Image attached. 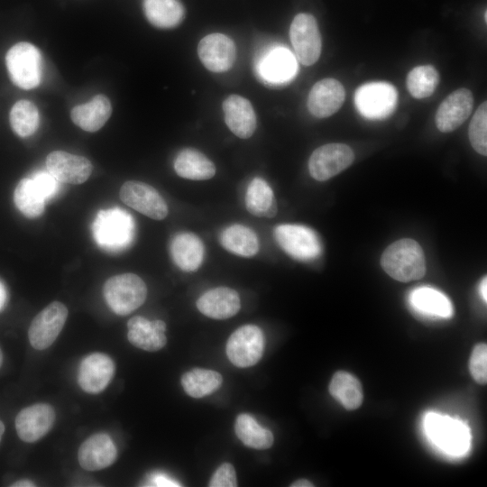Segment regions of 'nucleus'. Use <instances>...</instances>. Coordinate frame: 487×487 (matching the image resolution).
<instances>
[{"label":"nucleus","instance_id":"obj_1","mask_svg":"<svg viewBox=\"0 0 487 487\" xmlns=\"http://www.w3.org/2000/svg\"><path fill=\"white\" fill-rule=\"evenodd\" d=\"M134 229L133 216L119 207L98 211L91 226L96 244L113 253L124 251L132 244Z\"/></svg>","mask_w":487,"mask_h":487},{"label":"nucleus","instance_id":"obj_2","mask_svg":"<svg viewBox=\"0 0 487 487\" xmlns=\"http://www.w3.org/2000/svg\"><path fill=\"white\" fill-rule=\"evenodd\" d=\"M381 265L396 280L409 282L426 273V259L421 246L409 238L392 243L383 252Z\"/></svg>","mask_w":487,"mask_h":487},{"label":"nucleus","instance_id":"obj_3","mask_svg":"<svg viewBox=\"0 0 487 487\" xmlns=\"http://www.w3.org/2000/svg\"><path fill=\"white\" fill-rule=\"evenodd\" d=\"M59 190L60 181L48 170H38L19 181L14 192V201L24 216L37 218L43 214L46 202Z\"/></svg>","mask_w":487,"mask_h":487},{"label":"nucleus","instance_id":"obj_4","mask_svg":"<svg viewBox=\"0 0 487 487\" xmlns=\"http://www.w3.org/2000/svg\"><path fill=\"white\" fill-rule=\"evenodd\" d=\"M104 297L109 308L116 315L126 316L144 303L147 287L136 274H118L105 282Z\"/></svg>","mask_w":487,"mask_h":487},{"label":"nucleus","instance_id":"obj_5","mask_svg":"<svg viewBox=\"0 0 487 487\" xmlns=\"http://www.w3.org/2000/svg\"><path fill=\"white\" fill-rule=\"evenodd\" d=\"M12 82L20 88L32 89L41 80V55L33 44L21 41L12 46L5 56Z\"/></svg>","mask_w":487,"mask_h":487},{"label":"nucleus","instance_id":"obj_6","mask_svg":"<svg viewBox=\"0 0 487 487\" xmlns=\"http://www.w3.org/2000/svg\"><path fill=\"white\" fill-rule=\"evenodd\" d=\"M398 93L387 82H370L359 87L354 93V104L359 113L372 120L390 116L396 109Z\"/></svg>","mask_w":487,"mask_h":487},{"label":"nucleus","instance_id":"obj_7","mask_svg":"<svg viewBox=\"0 0 487 487\" xmlns=\"http://www.w3.org/2000/svg\"><path fill=\"white\" fill-rule=\"evenodd\" d=\"M274 238L280 247L299 261H310L319 256L322 246L317 234L300 225L284 224L274 229Z\"/></svg>","mask_w":487,"mask_h":487},{"label":"nucleus","instance_id":"obj_8","mask_svg":"<svg viewBox=\"0 0 487 487\" xmlns=\"http://www.w3.org/2000/svg\"><path fill=\"white\" fill-rule=\"evenodd\" d=\"M289 38L298 60L313 65L321 54L322 39L317 23L312 14L300 13L290 24Z\"/></svg>","mask_w":487,"mask_h":487},{"label":"nucleus","instance_id":"obj_9","mask_svg":"<svg viewBox=\"0 0 487 487\" xmlns=\"http://www.w3.org/2000/svg\"><path fill=\"white\" fill-rule=\"evenodd\" d=\"M427 436L436 445L452 455L467 451L470 443L468 428L460 421L436 413L425 418Z\"/></svg>","mask_w":487,"mask_h":487},{"label":"nucleus","instance_id":"obj_10","mask_svg":"<svg viewBox=\"0 0 487 487\" xmlns=\"http://www.w3.org/2000/svg\"><path fill=\"white\" fill-rule=\"evenodd\" d=\"M263 349V333L254 325L237 328L226 343V355L229 361L239 368L256 364L262 356Z\"/></svg>","mask_w":487,"mask_h":487},{"label":"nucleus","instance_id":"obj_11","mask_svg":"<svg viewBox=\"0 0 487 487\" xmlns=\"http://www.w3.org/2000/svg\"><path fill=\"white\" fill-rule=\"evenodd\" d=\"M258 78L269 85L285 84L290 81L297 70V63L291 52L283 46L266 48L255 62Z\"/></svg>","mask_w":487,"mask_h":487},{"label":"nucleus","instance_id":"obj_12","mask_svg":"<svg viewBox=\"0 0 487 487\" xmlns=\"http://www.w3.org/2000/svg\"><path fill=\"white\" fill-rule=\"evenodd\" d=\"M68 314L67 307L60 301L51 302L39 312L28 330L31 345L36 350L50 347L61 332Z\"/></svg>","mask_w":487,"mask_h":487},{"label":"nucleus","instance_id":"obj_13","mask_svg":"<svg viewBox=\"0 0 487 487\" xmlns=\"http://www.w3.org/2000/svg\"><path fill=\"white\" fill-rule=\"evenodd\" d=\"M353 150L345 143H327L317 148L308 161L309 174L326 181L347 169L354 161Z\"/></svg>","mask_w":487,"mask_h":487},{"label":"nucleus","instance_id":"obj_14","mask_svg":"<svg viewBox=\"0 0 487 487\" xmlns=\"http://www.w3.org/2000/svg\"><path fill=\"white\" fill-rule=\"evenodd\" d=\"M119 196L126 206L152 219L162 220L169 213L163 198L147 183L128 180L122 185Z\"/></svg>","mask_w":487,"mask_h":487},{"label":"nucleus","instance_id":"obj_15","mask_svg":"<svg viewBox=\"0 0 487 487\" xmlns=\"http://www.w3.org/2000/svg\"><path fill=\"white\" fill-rule=\"evenodd\" d=\"M55 410L49 403H36L23 409L15 418V429L21 440L33 443L53 427Z\"/></svg>","mask_w":487,"mask_h":487},{"label":"nucleus","instance_id":"obj_16","mask_svg":"<svg viewBox=\"0 0 487 487\" xmlns=\"http://www.w3.org/2000/svg\"><path fill=\"white\" fill-rule=\"evenodd\" d=\"M202 64L212 72H225L236 59V47L232 39L223 33H210L202 38L198 46Z\"/></svg>","mask_w":487,"mask_h":487},{"label":"nucleus","instance_id":"obj_17","mask_svg":"<svg viewBox=\"0 0 487 487\" xmlns=\"http://www.w3.org/2000/svg\"><path fill=\"white\" fill-rule=\"evenodd\" d=\"M47 170L60 183L78 185L91 175L92 164L86 157L53 151L46 158Z\"/></svg>","mask_w":487,"mask_h":487},{"label":"nucleus","instance_id":"obj_18","mask_svg":"<svg viewBox=\"0 0 487 487\" xmlns=\"http://www.w3.org/2000/svg\"><path fill=\"white\" fill-rule=\"evenodd\" d=\"M114 361L102 353L87 355L79 365L78 382L80 388L90 394L103 391L114 377Z\"/></svg>","mask_w":487,"mask_h":487},{"label":"nucleus","instance_id":"obj_19","mask_svg":"<svg viewBox=\"0 0 487 487\" xmlns=\"http://www.w3.org/2000/svg\"><path fill=\"white\" fill-rule=\"evenodd\" d=\"M473 96L467 88H459L449 94L436 113V124L442 133L457 129L470 115Z\"/></svg>","mask_w":487,"mask_h":487},{"label":"nucleus","instance_id":"obj_20","mask_svg":"<svg viewBox=\"0 0 487 487\" xmlns=\"http://www.w3.org/2000/svg\"><path fill=\"white\" fill-rule=\"evenodd\" d=\"M117 458V449L112 438L105 433H96L79 446L78 460L87 471H98L112 465Z\"/></svg>","mask_w":487,"mask_h":487},{"label":"nucleus","instance_id":"obj_21","mask_svg":"<svg viewBox=\"0 0 487 487\" xmlns=\"http://www.w3.org/2000/svg\"><path fill=\"white\" fill-rule=\"evenodd\" d=\"M345 97V88L338 80L324 78L312 87L308 97V108L314 116L326 118L339 110Z\"/></svg>","mask_w":487,"mask_h":487},{"label":"nucleus","instance_id":"obj_22","mask_svg":"<svg viewBox=\"0 0 487 487\" xmlns=\"http://www.w3.org/2000/svg\"><path fill=\"white\" fill-rule=\"evenodd\" d=\"M222 107L225 122L234 135L247 139L253 134L257 120L248 99L238 95H231L224 100Z\"/></svg>","mask_w":487,"mask_h":487},{"label":"nucleus","instance_id":"obj_23","mask_svg":"<svg viewBox=\"0 0 487 487\" xmlns=\"http://www.w3.org/2000/svg\"><path fill=\"white\" fill-rule=\"evenodd\" d=\"M197 308L207 317L227 319L241 308L239 294L227 287H217L206 291L197 300Z\"/></svg>","mask_w":487,"mask_h":487},{"label":"nucleus","instance_id":"obj_24","mask_svg":"<svg viewBox=\"0 0 487 487\" xmlns=\"http://www.w3.org/2000/svg\"><path fill=\"white\" fill-rule=\"evenodd\" d=\"M170 252L173 262L180 270L192 272L201 266L205 248L197 234L183 232L172 238Z\"/></svg>","mask_w":487,"mask_h":487},{"label":"nucleus","instance_id":"obj_25","mask_svg":"<svg viewBox=\"0 0 487 487\" xmlns=\"http://www.w3.org/2000/svg\"><path fill=\"white\" fill-rule=\"evenodd\" d=\"M111 113L109 99L105 95H96L87 103L74 106L70 117L82 130L93 133L102 128Z\"/></svg>","mask_w":487,"mask_h":487},{"label":"nucleus","instance_id":"obj_26","mask_svg":"<svg viewBox=\"0 0 487 487\" xmlns=\"http://www.w3.org/2000/svg\"><path fill=\"white\" fill-rule=\"evenodd\" d=\"M174 170L179 177L191 180H207L216 174L215 164L202 152L190 148L178 153Z\"/></svg>","mask_w":487,"mask_h":487},{"label":"nucleus","instance_id":"obj_27","mask_svg":"<svg viewBox=\"0 0 487 487\" xmlns=\"http://www.w3.org/2000/svg\"><path fill=\"white\" fill-rule=\"evenodd\" d=\"M147 20L155 27L171 29L185 17V8L179 0H143Z\"/></svg>","mask_w":487,"mask_h":487},{"label":"nucleus","instance_id":"obj_28","mask_svg":"<svg viewBox=\"0 0 487 487\" xmlns=\"http://www.w3.org/2000/svg\"><path fill=\"white\" fill-rule=\"evenodd\" d=\"M244 199L246 209L254 216L272 218L278 212L273 191L262 178L256 177L250 182Z\"/></svg>","mask_w":487,"mask_h":487},{"label":"nucleus","instance_id":"obj_29","mask_svg":"<svg viewBox=\"0 0 487 487\" xmlns=\"http://www.w3.org/2000/svg\"><path fill=\"white\" fill-rule=\"evenodd\" d=\"M127 339L135 347L148 352H156L167 343L165 332L153 328L152 322L142 317H133L127 322Z\"/></svg>","mask_w":487,"mask_h":487},{"label":"nucleus","instance_id":"obj_30","mask_svg":"<svg viewBox=\"0 0 487 487\" xmlns=\"http://www.w3.org/2000/svg\"><path fill=\"white\" fill-rule=\"evenodd\" d=\"M223 247L242 257L255 255L260 248L257 234L249 227L234 224L226 227L220 235Z\"/></svg>","mask_w":487,"mask_h":487},{"label":"nucleus","instance_id":"obj_31","mask_svg":"<svg viewBox=\"0 0 487 487\" xmlns=\"http://www.w3.org/2000/svg\"><path fill=\"white\" fill-rule=\"evenodd\" d=\"M409 301L417 311L424 315L436 317H449L453 315V306L448 298L429 287L414 289Z\"/></svg>","mask_w":487,"mask_h":487},{"label":"nucleus","instance_id":"obj_32","mask_svg":"<svg viewBox=\"0 0 487 487\" xmlns=\"http://www.w3.org/2000/svg\"><path fill=\"white\" fill-rule=\"evenodd\" d=\"M330 394L349 410L358 409L363 402V390L359 380L353 374L336 372L329 384Z\"/></svg>","mask_w":487,"mask_h":487},{"label":"nucleus","instance_id":"obj_33","mask_svg":"<svg viewBox=\"0 0 487 487\" xmlns=\"http://www.w3.org/2000/svg\"><path fill=\"white\" fill-rule=\"evenodd\" d=\"M222 375L213 370L195 368L181 377L184 391L190 397L199 399L216 391L222 385Z\"/></svg>","mask_w":487,"mask_h":487},{"label":"nucleus","instance_id":"obj_34","mask_svg":"<svg viewBox=\"0 0 487 487\" xmlns=\"http://www.w3.org/2000/svg\"><path fill=\"white\" fill-rule=\"evenodd\" d=\"M234 431L242 443L253 449H267L273 444L271 430L262 427L249 414H239L235 419Z\"/></svg>","mask_w":487,"mask_h":487},{"label":"nucleus","instance_id":"obj_35","mask_svg":"<svg viewBox=\"0 0 487 487\" xmlns=\"http://www.w3.org/2000/svg\"><path fill=\"white\" fill-rule=\"evenodd\" d=\"M9 117L13 131L20 137L32 135L39 127L38 108L29 100L17 101L11 108Z\"/></svg>","mask_w":487,"mask_h":487},{"label":"nucleus","instance_id":"obj_36","mask_svg":"<svg viewBox=\"0 0 487 487\" xmlns=\"http://www.w3.org/2000/svg\"><path fill=\"white\" fill-rule=\"evenodd\" d=\"M406 83L413 97H428L439 84V74L431 65L418 66L409 72Z\"/></svg>","mask_w":487,"mask_h":487},{"label":"nucleus","instance_id":"obj_37","mask_svg":"<svg viewBox=\"0 0 487 487\" xmlns=\"http://www.w3.org/2000/svg\"><path fill=\"white\" fill-rule=\"evenodd\" d=\"M469 140L480 154L487 155V102H482L474 113L469 126Z\"/></svg>","mask_w":487,"mask_h":487},{"label":"nucleus","instance_id":"obj_38","mask_svg":"<svg viewBox=\"0 0 487 487\" xmlns=\"http://www.w3.org/2000/svg\"><path fill=\"white\" fill-rule=\"evenodd\" d=\"M470 372L476 382H487V345L480 343L473 347L469 363Z\"/></svg>","mask_w":487,"mask_h":487},{"label":"nucleus","instance_id":"obj_39","mask_svg":"<svg viewBox=\"0 0 487 487\" xmlns=\"http://www.w3.org/2000/svg\"><path fill=\"white\" fill-rule=\"evenodd\" d=\"M210 487H235L237 479L234 467L230 463L222 464L212 475Z\"/></svg>","mask_w":487,"mask_h":487},{"label":"nucleus","instance_id":"obj_40","mask_svg":"<svg viewBox=\"0 0 487 487\" xmlns=\"http://www.w3.org/2000/svg\"><path fill=\"white\" fill-rule=\"evenodd\" d=\"M291 487H313L314 484L307 479H299L290 484Z\"/></svg>","mask_w":487,"mask_h":487},{"label":"nucleus","instance_id":"obj_41","mask_svg":"<svg viewBox=\"0 0 487 487\" xmlns=\"http://www.w3.org/2000/svg\"><path fill=\"white\" fill-rule=\"evenodd\" d=\"M11 486L12 487H32V486H35V484L33 482L30 480L23 479V480H19L14 482Z\"/></svg>","mask_w":487,"mask_h":487},{"label":"nucleus","instance_id":"obj_42","mask_svg":"<svg viewBox=\"0 0 487 487\" xmlns=\"http://www.w3.org/2000/svg\"><path fill=\"white\" fill-rule=\"evenodd\" d=\"M486 289H487V280H486V277H484V279H482L480 285V292H481L482 298L484 299L485 302L487 300Z\"/></svg>","mask_w":487,"mask_h":487},{"label":"nucleus","instance_id":"obj_43","mask_svg":"<svg viewBox=\"0 0 487 487\" xmlns=\"http://www.w3.org/2000/svg\"><path fill=\"white\" fill-rule=\"evenodd\" d=\"M5 297H6L5 289L2 282L0 281V309L4 307Z\"/></svg>","mask_w":487,"mask_h":487},{"label":"nucleus","instance_id":"obj_44","mask_svg":"<svg viewBox=\"0 0 487 487\" xmlns=\"http://www.w3.org/2000/svg\"><path fill=\"white\" fill-rule=\"evenodd\" d=\"M4 432H5V425H4V423L0 420V443H1V440H2V437H3V435H4Z\"/></svg>","mask_w":487,"mask_h":487},{"label":"nucleus","instance_id":"obj_45","mask_svg":"<svg viewBox=\"0 0 487 487\" xmlns=\"http://www.w3.org/2000/svg\"><path fill=\"white\" fill-rule=\"evenodd\" d=\"M2 363H3V354H2V351L0 349V367H1Z\"/></svg>","mask_w":487,"mask_h":487}]
</instances>
